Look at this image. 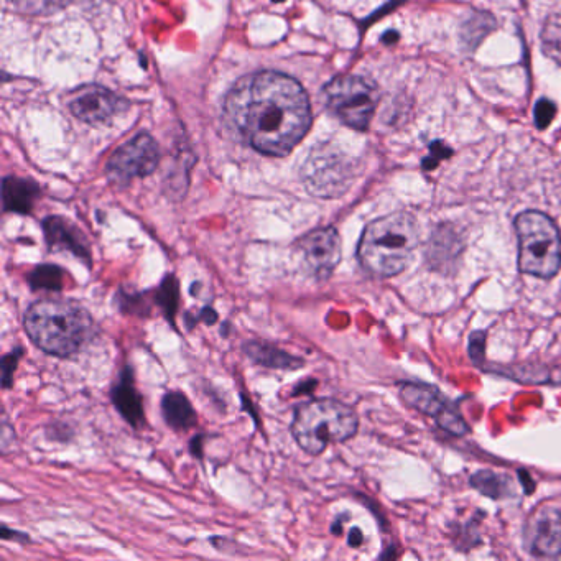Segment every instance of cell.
Returning a JSON list of instances; mask_svg holds the SVG:
<instances>
[{
  "label": "cell",
  "instance_id": "cb8c5ba5",
  "mask_svg": "<svg viewBox=\"0 0 561 561\" xmlns=\"http://www.w3.org/2000/svg\"><path fill=\"white\" fill-rule=\"evenodd\" d=\"M557 114V106L550 99H540L535 104L534 117L538 129H547Z\"/></svg>",
  "mask_w": 561,
  "mask_h": 561
},
{
  "label": "cell",
  "instance_id": "5b68a950",
  "mask_svg": "<svg viewBox=\"0 0 561 561\" xmlns=\"http://www.w3.org/2000/svg\"><path fill=\"white\" fill-rule=\"evenodd\" d=\"M514 224L520 272L537 279H553L561 267V236L555 221L540 211H525Z\"/></svg>",
  "mask_w": 561,
  "mask_h": 561
},
{
  "label": "cell",
  "instance_id": "44dd1931",
  "mask_svg": "<svg viewBox=\"0 0 561 561\" xmlns=\"http://www.w3.org/2000/svg\"><path fill=\"white\" fill-rule=\"evenodd\" d=\"M543 50L550 58L561 63V17L548 19L542 33Z\"/></svg>",
  "mask_w": 561,
  "mask_h": 561
},
{
  "label": "cell",
  "instance_id": "8992f818",
  "mask_svg": "<svg viewBox=\"0 0 561 561\" xmlns=\"http://www.w3.org/2000/svg\"><path fill=\"white\" fill-rule=\"evenodd\" d=\"M326 106L339 121L351 129H369L376 112L379 93L376 86L361 76H339L325 89Z\"/></svg>",
  "mask_w": 561,
  "mask_h": 561
},
{
  "label": "cell",
  "instance_id": "484cf974",
  "mask_svg": "<svg viewBox=\"0 0 561 561\" xmlns=\"http://www.w3.org/2000/svg\"><path fill=\"white\" fill-rule=\"evenodd\" d=\"M218 320V313H216V310L211 308V306H204V308H201L200 313H198L195 318L191 316V313H186V325H188V328H193V325H196L198 321H203L206 325H214Z\"/></svg>",
  "mask_w": 561,
  "mask_h": 561
},
{
  "label": "cell",
  "instance_id": "7c38bea8",
  "mask_svg": "<svg viewBox=\"0 0 561 561\" xmlns=\"http://www.w3.org/2000/svg\"><path fill=\"white\" fill-rule=\"evenodd\" d=\"M42 226L48 251L68 252L75 255L76 259L83 260L88 267L93 265V252L89 241L75 224L61 216H48Z\"/></svg>",
  "mask_w": 561,
  "mask_h": 561
},
{
  "label": "cell",
  "instance_id": "ac0fdd59",
  "mask_svg": "<svg viewBox=\"0 0 561 561\" xmlns=\"http://www.w3.org/2000/svg\"><path fill=\"white\" fill-rule=\"evenodd\" d=\"M65 277V270L60 265L42 264L27 275V282L33 292H61Z\"/></svg>",
  "mask_w": 561,
  "mask_h": 561
},
{
  "label": "cell",
  "instance_id": "4fadbf2b",
  "mask_svg": "<svg viewBox=\"0 0 561 561\" xmlns=\"http://www.w3.org/2000/svg\"><path fill=\"white\" fill-rule=\"evenodd\" d=\"M112 404L130 427L140 428L145 425L144 399L135 385L134 369L124 367L117 376V382L111 390Z\"/></svg>",
  "mask_w": 561,
  "mask_h": 561
},
{
  "label": "cell",
  "instance_id": "f546056e",
  "mask_svg": "<svg viewBox=\"0 0 561 561\" xmlns=\"http://www.w3.org/2000/svg\"><path fill=\"white\" fill-rule=\"evenodd\" d=\"M349 545L351 547H361L362 545V532L359 529L351 530V535H349Z\"/></svg>",
  "mask_w": 561,
  "mask_h": 561
},
{
  "label": "cell",
  "instance_id": "7402d4cb",
  "mask_svg": "<svg viewBox=\"0 0 561 561\" xmlns=\"http://www.w3.org/2000/svg\"><path fill=\"white\" fill-rule=\"evenodd\" d=\"M119 306L124 313L132 315L149 316V298L145 293H126L121 290L119 293Z\"/></svg>",
  "mask_w": 561,
  "mask_h": 561
},
{
  "label": "cell",
  "instance_id": "603a6c76",
  "mask_svg": "<svg viewBox=\"0 0 561 561\" xmlns=\"http://www.w3.org/2000/svg\"><path fill=\"white\" fill-rule=\"evenodd\" d=\"M24 348H15L10 351V353L5 354L2 357V362H0V367H2V387L5 390H9L12 385H14V372L17 371L19 367V362L22 357H24Z\"/></svg>",
  "mask_w": 561,
  "mask_h": 561
},
{
  "label": "cell",
  "instance_id": "d6986e66",
  "mask_svg": "<svg viewBox=\"0 0 561 561\" xmlns=\"http://www.w3.org/2000/svg\"><path fill=\"white\" fill-rule=\"evenodd\" d=\"M153 302L157 303L163 315L173 326L177 318L178 305H180V283L175 275H167L158 285L153 295Z\"/></svg>",
  "mask_w": 561,
  "mask_h": 561
},
{
  "label": "cell",
  "instance_id": "f1b7e54d",
  "mask_svg": "<svg viewBox=\"0 0 561 561\" xmlns=\"http://www.w3.org/2000/svg\"><path fill=\"white\" fill-rule=\"evenodd\" d=\"M203 438V435H196L193 441H191L190 450L195 455V458H203Z\"/></svg>",
  "mask_w": 561,
  "mask_h": 561
},
{
  "label": "cell",
  "instance_id": "83f0119b",
  "mask_svg": "<svg viewBox=\"0 0 561 561\" xmlns=\"http://www.w3.org/2000/svg\"><path fill=\"white\" fill-rule=\"evenodd\" d=\"M10 435H14V428H10L7 420H4V423H2V441H0L4 455L7 453V446L10 445Z\"/></svg>",
  "mask_w": 561,
  "mask_h": 561
},
{
  "label": "cell",
  "instance_id": "d4e9b609",
  "mask_svg": "<svg viewBox=\"0 0 561 561\" xmlns=\"http://www.w3.org/2000/svg\"><path fill=\"white\" fill-rule=\"evenodd\" d=\"M430 150H432V155L423 160V168H425V170H432V168H435L436 165L440 163V160H443L445 157H450L451 153H453L445 144H441V142H433Z\"/></svg>",
  "mask_w": 561,
  "mask_h": 561
},
{
  "label": "cell",
  "instance_id": "6da1fadb",
  "mask_svg": "<svg viewBox=\"0 0 561 561\" xmlns=\"http://www.w3.org/2000/svg\"><path fill=\"white\" fill-rule=\"evenodd\" d=\"M226 114L255 150L270 157L292 152L311 126L305 89L275 71L242 78L226 99Z\"/></svg>",
  "mask_w": 561,
  "mask_h": 561
},
{
  "label": "cell",
  "instance_id": "52a82bcc",
  "mask_svg": "<svg viewBox=\"0 0 561 561\" xmlns=\"http://www.w3.org/2000/svg\"><path fill=\"white\" fill-rule=\"evenodd\" d=\"M160 153L149 134H140L122 145L107 163V177L119 186L129 185L135 178L147 177L157 168Z\"/></svg>",
  "mask_w": 561,
  "mask_h": 561
},
{
  "label": "cell",
  "instance_id": "ffe728a7",
  "mask_svg": "<svg viewBox=\"0 0 561 561\" xmlns=\"http://www.w3.org/2000/svg\"><path fill=\"white\" fill-rule=\"evenodd\" d=\"M496 27L489 14H474L461 27V43L466 50H474Z\"/></svg>",
  "mask_w": 561,
  "mask_h": 561
},
{
  "label": "cell",
  "instance_id": "7a4b0ae2",
  "mask_svg": "<svg viewBox=\"0 0 561 561\" xmlns=\"http://www.w3.org/2000/svg\"><path fill=\"white\" fill-rule=\"evenodd\" d=\"M24 330L40 351L65 359L91 343L98 326L76 300L40 298L25 311Z\"/></svg>",
  "mask_w": 561,
  "mask_h": 561
},
{
  "label": "cell",
  "instance_id": "8fae6325",
  "mask_svg": "<svg viewBox=\"0 0 561 561\" xmlns=\"http://www.w3.org/2000/svg\"><path fill=\"white\" fill-rule=\"evenodd\" d=\"M68 106L79 121L98 126V124H106L116 116L121 109V99L117 98L116 94H112L109 89L91 84L73 93Z\"/></svg>",
  "mask_w": 561,
  "mask_h": 561
},
{
  "label": "cell",
  "instance_id": "3957f363",
  "mask_svg": "<svg viewBox=\"0 0 561 561\" xmlns=\"http://www.w3.org/2000/svg\"><path fill=\"white\" fill-rule=\"evenodd\" d=\"M418 241L417 221L412 214H387L367 224L357 246V259L369 274L389 279L407 269Z\"/></svg>",
  "mask_w": 561,
  "mask_h": 561
},
{
  "label": "cell",
  "instance_id": "e0dca14e",
  "mask_svg": "<svg viewBox=\"0 0 561 561\" xmlns=\"http://www.w3.org/2000/svg\"><path fill=\"white\" fill-rule=\"evenodd\" d=\"M471 486L484 496L491 497V499H504V497H510L514 494V487H512L509 476L494 473L489 469H483V471L473 474L471 476Z\"/></svg>",
  "mask_w": 561,
  "mask_h": 561
},
{
  "label": "cell",
  "instance_id": "277c9868",
  "mask_svg": "<svg viewBox=\"0 0 561 561\" xmlns=\"http://www.w3.org/2000/svg\"><path fill=\"white\" fill-rule=\"evenodd\" d=\"M357 428L353 407L336 399H316L295 408L290 432L305 453L320 456L328 446L351 440Z\"/></svg>",
  "mask_w": 561,
  "mask_h": 561
},
{
  "label": "cell",
  "instance_id": "4dcf8cb0",
  "mask_svg": "<svg viewBox=\"0 0 561 561\" xmlns=\"http://www.w3.org/2000/svg\"><path fill=\"white\" fill-rule=\"evenodd\" d=\"M274 2H283V0H274Z\"/></svg>",
  "mask_w": 561,
  "mask_h": 561
},
{
  "label": "cell",
  "instance_id": "4316f807",
  "mask_svg": "<svg viewBox=\"0 0 561 561\" xmlns=\"http://www.w3.org/2000/svg\"><path fill=\"white\" fill-rule=\"evenodd\" d=\"M0 535H2V538H4V540H14V542L20 543L30 542V537H28V534H24V532H17V530H10L7 525H4V527H2V532H0Z\"/></svg>",
  "mask_w": 561,
  "mask_h": 561
},
{
  "label": "cell",
  "instance_id": "9a60e30c",
  "mask_svg": "<svg viewBox=\"0 0 561 561\" xmlns=\"http://www.w3.org/2000/svg\"><path fill=\"white\" fill-rule=\"evenodd\" d=\"M5 213L30 214L40 198V188L22 178H5L2 186Z\"/></svg>",
  "mask_w": 561,
  "mask_h": 561
},
{
  "label": "cell",
  "instance_id": "2e32d148",
  "mask_svg": "<svg viewBox=\"0 0 561 561\" xmlns=\"http://www.w3.org/2000/svg\"><path fill=\"white\" fill-rule=\"evenodd\" d=\"M162 413L168 427L175 432L191 430L198 425V413L183 392L172 390L163 395Z\"/></svg>",
  "mask_w": 561,
  "mask_h": 561
},
{
  "label": "cell",
  "instance_id": "30bf717a",
  "mask_svg": "<svg viewBox=\"0 0 561 561\" xmlns=\"http://www.w3.org/2000/svg\"><path fill=\"white\" fill-rule=\"evenodd\" d=\"M524 547L538 558L561 555V509L540 507L535 510L524 529Z\"/></svg>",
  "mask_w": 561,
  "mask_h": 561
},
{
  "label": "cell",
  "instance_id": "ba28073f",
  "mask_svg": "<svg viewBox=\"0 0 561 561\" xmlns=\"http://www.w3.org/2000/svg\"><path fill=\"white\" fill-rule=\"evenodd\" d=\"M297 251L306 272L318 282L330 279L343 257L341 237L331 226L306 232L298 239Z\"/></svg>",
  "mask_w": 561,
  "mask_h": 561
},
{
  "label": "cell",
  "instance_id": "9c48e42d",
  "mask_svg": "<svg viewBox=\"0 0 561 561\" xmlns=\"http://www.w3.org/2000/svg\"><path fill=\"white\" fill-rule=\"evenodd\" d=\"M400 397L404 399L408 407L435 418L445 432L455 436H463L468 433V423L464 422L461 413L432 385L404 382L400 385Z\"/></svg>",
  "mask_w": 561,
  "mask_h": 561
},
{
  "label": "cell",
  "instance_id": "5bb4252c",
  "mask_svg": "<svg viewBox=\"0 0 561 561\" xmlns=\"http://www.w3.org/2000/svg\"><path fill=\"white\" fill-rule=\"evenodd\" d=\"M242 351L252 362L259 366L277 369V371H298L305 367V359L288 354L287 351L277 348L274 344L265 341H246L242 344Z\"/></svg>",
  "mask_w": 561,
  "mask_h": 561
}]
</instances>
